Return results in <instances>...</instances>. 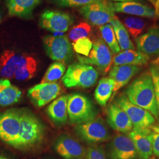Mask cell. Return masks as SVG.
<instances>
[{
  "instance_id": "obj_1",
  "label": "cell",
  "mask_w": 159,
  "mask_h": 159,
  "mask_svg": "<svg viewBox=\"0 0 159 159\" xmlns=\"http://www.w3.org/2000/svg\"><path fill=\"white\" fill-rule=\"evenodd\" d=\"M125 94L131 103L145 109L158 119L159 111L149 71H146L131 83L125 89Z\"/></svg>"
},
{
  "instance_id": "obj_2",
  "label": "cell",
  "mask_w": 159,
  "mask_h": 159,
  "mask_svg": "<svg viewBox=\"0 0 159 159\" xmlns=\"http://www.w3.org/2000/svg\"><path fill=\"white\" fill-rule=\"evenodd\" d=\"M45 127L40 119L27 110H21L20 149H27L39 144L43 139Z\"/></svg>"
},
{
  "instance_id": "obj_3",
  "label": "cell",
  "mask_w": 159,
  "mask_h": 159,
  "mask_svg": "<svg viewBox=\"0 0 159 159\" xmlns=\"http://www.w3.org/2000/svg\"><path fill=\"white\" fill-rule=\"evenodd\" d=\"M98 73L93 66L81 63H74L69 66L62 82L67 88L80 87L87 89L96 83Z\"/></svg>"
},
{
  "instance_id": "obj_4",
  "label": "cell",
  "mask_w": 159,
  "mask_h": 159,
  "mask_svg": "<svg viewBox=\"0 0 159 159\" xmlns=\"http://www.w3.org/2000/svg\"><path fill=\"white\" fill-rule=\"evenodd\" d=\"M67 111L71 123L79 125L96 118L97 112L91 100L80 93L68 95Z\"/></svg>"
},
{
  "instance_id": "obj_5",
  "label": "cell",
  "mask_w": 159,
  "mask_h": 159,
  "mask_svg": "<svg viewBox=\"0 0 159 159\" xmlns=\"http://www.w3.org/2000/svg\"><path fill=\"white\" fill-rule=\"evenodd\" d=\"M21 110L12 108L0 113V140L20 148Z\"/></svg>"
},
{
  "instance_id": "obj_6",
  "label": "cell",
  "mask_w": 159,
  "mask_h": 159,
  "mask_svg": "<svg viewBox=\"0 0 159 159\" xmlns=\"http://www.w3.org/2000/svg\"><path fill=\"white\" fill-rule=\"evenodd\" d=\"M75 131L80 139L92 145L107 142L110 139L108 127L101 117L77 125Z\"/></svg>"
},
{
  "instance_id": "obj_7",
  "label": "cell",
  "mask_w": 159,
  "mask_h": 159,
  "mask_svg": "<svg viewBox=\"0 0 159 159\" xmlns=\"http://www.w3.org/2000/svg\"><path fill=\"white\" fill-rule=\"evenodd\" d=\"M47 55L51 60L66 64L73 58L72 45L66 35H47L43 39Z\"/></svg>"
},
{
  "instance_id": "obj_8",
  "label": "cell",
  "mask_w": 159,
  "mask_h": 159,
  "mask_svg": "<svg viewBox=\"0 0 159 159\" xmlns=\"http://www.w3.org/2000/svg\"><path fill=\"white\" fill-rule=\"evenodd\" d=\"M115 103L122 108L133 125V129H150L155 125L156 119L148 110L131 103L125 94H120Z\"/></svg>"
},
{
  "instance_id": "obj_9",
  "label": "cell",
  "mask_w": 159,
  "mask_h": 159,
  "mask_svg": "<svg viewBox=\"0 0 159 159\" xmlns=\"http://www.w3.org/2000/svg\"><path fill=\"white\" fill-rule=\"evenodd\" d=\"M80 63L96 66L103 74L110 71L113 62L112 54L108 46L102 39H98L93 43L92 49L87 57L78 55Z\"/></svg>"
},
{
  "instance_id": "obj_10",
  "label": "cell",
  "mask_w": 159,
  "mask_h": 159,
  "mask_svg": "<svg viewBox=\"0 0 159 159\" xmlns=\"http://www.w3.org/2000/svg\"><path fill=\"white\" fill-rule=\"evenodd\" d=\"M108 159H137V154L133 142L128 133L116 134L107 145Z\"/></svg>"
},
{
  "instance_id": "obj_11",
  "label": "cell",
  "mask_w": 159,
  "mask_h": 159,
  "mask_svg": "<svg viewBox=\"0 0 159 159\" xmlns=\"http://www.w3.org/2000/svg\"><path fill=\"white\" fill-rule=\"evenodd\" d=\"M79 12L89 23L99 27L111 23L116 17L115 12L109 6L108 1L83 6L80 8Z\"/></svg>"
},
{
  "instance_id": "obj_12",
  "label": "cell",
  "mask_w": 159,
  "mask_h": 159,
  "mask_svg": "<svg viewBox=\"0 0 159 159\" xmlns=\"http://www.w3.org/2000/svg\"><path fill=\"white\" fill-rule=\"evenodd\" d=\"M62 93V89L58 83H40L28 90L27 96L37 107H43L51 102Z\"/></svg>"
},
{
  "instance_id": "obj_13",
  "label": "cell",
  "mask_w": 159,
  "mask_h": 159,
  "mask_svg": "<svg viewBox=\"0 0 159 159\" xmlns=\"http://www.w3.org/2000/svg\"><path fill=\"white\" fill-rule=\"evenodd\" d=\"M74 23V19L68 13L47 10L40 17V27L52 33H64Z\"/></svg>"
},
{
  "instance_id": "obj_14",
  "label": "cell",
  "mask_w": 159,
  "mask_h": 159,
  "mask_svg": "<svg viewBox=\"0 0 159 159\" xmlns=\"http://www.w3.org/2000/svg\"><path fill=\"white\" fill-rule=\"evenodd\" d=\"M137 50L152 60L153 64L159 61V27H154L144 34L135 39Z\"/></svg>"
},
{
  "instance_id": "obj_15",
  "label": "cell",
  "mask_w": 159,
  "mask_h": 159,
  "mask_svg": "<svg viewBox=\"0 0 159 159\" xmlns=\"http://www.w3.org/2000/svg\"><path fill=\"white\" fill-rule=\"evenodd\" d=\"M56 152L64 159H83L86 149L77 140L68 135H61L56 140Z\"/></svg>"
},
{
  "instance_id": "obj_16",
  "label": "cell",
  "mask_w": 159,
  "mask_h": 159,
  "mask_svg": "<svg viewBox=\"0 0 159 159\" xmlns=\"http://www.w3.org/2000/svg\"><path fill=\"white\" fill-rule=\"evenodd\" d=\"M107 122L112 129L119 133H129L133 129L127 114L115 102L110 104L107 108Z\"/></svg>"
},
{
  "instance_id": "obj_17",
  "label": "cell",
  "mask_w": 159,
  "mask_h": 159,
  "mask_svg": "<svg viewBox=\"0 0 159 159\" xmlns=\"http://www.w3.org/2000/svg\"><path fill=\"white\" fill-rule=\"evenodd\" d=\"M142 69V67L129 65L114 66L110 68L109 77L113 80L114 83L113 96L121 88L127 85Z\"/></svg>"
},
{
  "instance_id": "obj_18",
  "label": "cell",
  "mask_w": 159,
  "mask_h": 159,
  "mask_svg": "<svg viewBox=\"0 0 159 159\" xmlns=\"http://www.w3.org/2000/svg\"><path fill=\"white\" fill-rule=\"evenodd\" d=\"M108 4L114 12H121L139 17L154 18L156 16L153 8L137 2H115L108 1Z\"/></svg>"
},
{
  "instance_id": "obj_19",
  "label": "cell",
  "mask_w": 159,
  "mask_h": 159,
  "mask_svg": "<svg viewBox=\"0 0 159 159\" xmlns=\"http://www.w3.org/2000/svg\"><path fill=\"white\" fill-rule=\"evenodd\" d=\"M151 129H133L129 135L136 150L139 159H149L153 155L152 144L149 139Z\"/></svg>"
},
{
  "instance_id": "obj_20",
  "label": "cell",
  "mask_w": 159,
  "mask_h": 159,
  "mask_svg": "<svg viewBox=\"0 0 159 159\" xmlns=\"http://www.w3.org/2000/svg\"><path fill=\"white\" fill-rule=\"evenodd\" d=\"M67 95H63L53 101L46 109L51 121L57 126H62L68 122Z\"/></svg>"
},
{
  "instance_id": "obj_21",
  "label": "cell",
  "mask_w": 159,
  "mask_h": 159,
  "mask_svg": "<svg viewBox=\"0 0 159 159\" xmlns=\"http://www.w3.org/2000/svg\"><path fill=\"white\" fill-rule=\"evenodd\" d=\"M38 68L37 60L33 56L22 54L18 63L14 77L19 81L31 79L35 75Z\"/></svg>"
},
{
  "instance_id": "obj_22",
  "label": "cell",
  "mask_w": 159,
  "mask_h": 159,
  "mask_svg": "<svg viewBox=\"0 0 159 159\" xmlns=\"http://www.w3.org/2000/svg\"><path fill=\"white\" fill-rule=\"evenodd\" d=\"M149 59L139 50H127L120 52L113 58L114 66H136L142 67L147 65Z\"/></svg>"
},
{
  "instance_id": "obj_23",
  "label": "cell",
  "mask_w": 159,
  "mask_h": 159,
  "mask_svg": "<svg viewBox=\"0 0 159 159\" xmlns=\"http://www.w3.org/2000/svg\"><path fill=\"white\" fill-rule=\"evenodd\" d=\"M41 0H8L7 7L10 16L27 18L31 17Z\"/></svg>"
},
{
  "instance_id": "obj_24",
  "label": "cell",
  "mask_w": 159,
  "mask_h": 159,
  "mask_svg": "<svg viewBox=\"0 0 159 159\" xmlns=\"http://www.w3.org/2000/svg\"><path fill=\"white\" fill-rule=\"evenodd\" d=\"M21 55L16 51L7 50L0 56V75L4 78L14 77Z\"/></svg>"
},
{
  "instance_id": "obj_25",
  "label": "cell",
  "mask_w": 159,
  "mask_h": 159,
  "mask_svg": "<svg viewBox=\"0 0 159 159\" xmlns=\"http://www.w3.org/2000/svg\"><path fill=\"white\" fill-rule=\"evenodd\" d=\"M22 96V92L9 80H0V106H8L18 102Z\"/></svg>"
},
{
  "instance_id": "obj_26",
  "label": "cell",
  "mask_w": 159,
  "mask_h": 159,
  "mask_svg": "<svg viewBox=\"0 0 159 159\" xmlns=\"http://www.w3.org/2000/svg\"><path fill=\"white\" fill-rule=\"evenodd\" d=\"M114 83L110 77H103L100 80L94 91V98L102 107L107 105L113 93Z\"/></svg>"
},
{
  "instance_id": "obj_27",
  "label": "cell",
  "mask_w": 159,
  "mask_h": 159,
  "mask_svg": "<svg viewBox=\"0 0 159 159\" xmlns=\"http://www.w3.org/2000/svg\"><path fill=\"white\" fill-rule=\"evenodd\" d=\"M110 24L113 28L114 34L121 50L125 51L127 50H134V45L131 41L129 34L124 24L121 23L116 17L114 18Z\"/></svg>"
},
{
  "instance_id": "obj_28",
  "label": "cell",
  "mask_w": 159,
  "mask_h": 159,
  "mask_svg": "<svg viewBox=\"0 0 159 159\" xmlns=\"http://www.w3.org/2000/svg\"><path fill=\"white\" fill-rule=\"evenodd\" d=\"M100 31L102 40L108 46L111 52L117 54L121 51L119 43L114 34L113 28L111 24H107L100 27Z\"/></svg>"
},
{
  "instance_id": "obj_29",
  "label": "cell",
  "mask_w": 159,
  "mask_h": 159,
  "mask_svg": "<svg viewBox=\"0 0 159 159\" xmlns=\"http://www.w3.org/2000/svg\"><path fill=\"white\" fill-rule=\"evenodd\" d=\"M66 65L61 62L52 63L47 70L41 83H55L62 78L66 72Z\"/></svg>"
},
{
  "instance_id": "obj_30",
  "label": "cell",
  "mask_w": 159,
  "mask_h": 159,
  "mask_svg": "<svg viewBox=\"0 0 159 159\" xmlns=\"http://www.w3.org/2000/svg\"><path fill=\"white\" fill-rule=\"evenodd\" d=\"M124 23L128 33L134 38H136L142 33L146 24L144 20L136 17H126Z\"/></svg>"
},
{
  "instance_id": "obj_31",
  "label": "cell",
  "mask_w": 159,
  "mask_h": 159,
  "mask_svg": "<svg viewBox=\"0 0 159 159\" xmlns=\"http://www.w3.org/2000/svg\"><path fill=\"white\" fill-rule=\"evenodd\" d=\"M91 27L89 24L82 22L74 26L68 34L70 40L73 43L82 38L87 37L91 33Z\"/></svg>"
},
{
  "instance_id": "obj_32",
  "label": "cell",
  "mask_w": 159,
  "mask_h": 159,
  "mask_svg": "<svg viewBox=\"0 0 159 159\" xmlns=\"http://www.w3.org/2000/svg\"><path fill=\"white\" fill-rule=\"evenodd\" d=\"M74 51L84 57H87L92 49L93 42L87 37L80 39L72 44Z\"/></svg>"
},
{
  "instance_id": "obj_33",
  "label": "cell",
  "mask_w": 159,
  "mask_h": 159,
  "mask_svg": "<svg viewBox=\"0 0 159 159\" xmlns=\"http://www.w3.org/2000/svg\"><path fill=\"white\" fill-rule=\"evenodd\" d=\"M54 2L62 7H79L94 3H105L106 0H53Z\"/></svg>"
},
{
  "instance_id": "obj_34",
  "label": "cell",
  "mask_w": 159,
  "mask_h": 159,
  "mask_svg": "<svg viewBox=\"0 0 159 159\" xmlns=\"http://www.w3.org/2000/svg\"><path fill=\"white\" fill-rule=\"evenodd\" d=\"M83 159H107V158L102 146L93 144L86 149Z\"/></svg>"
},
{
  "instance_id": "obj_35",
  "label": "cell",
  "mask_w": 159,
  "mask_h": 159,
  "mask_svg": "<svg viewBox=\"0 0 159 159\" xmlns=\"http://www.w3.org/2000/svg\"><path fill=\"white\" fill-rule=\"evenodd\" d=\"M149 71L153 83L154 89L159 111V65L152 63L150 66Z\"/></svg>"
},
{
  "instance_id": "obj_36",
  "label": "cell",
  "mask_w": 159,
  "mask_h": 159,
  "mask_svg": "<svg viewBox=\"0 0 159 159\" xmlns=\"http://www.w3.org/2000/svg\"><path fill=\"white\" fill-rule=\"evenodd\" d=\"M149 139L152 144L153 153L159 157V133L152 130L149 134Z\"/></svg>"
},
{
  "instance_id": "obj_37",
  "label": "cell",
  "mask_w": 159,
  "mask_h": 159,
  "mask_svg": "<svg viewBox=\"0 0 159 159\" xmlns=\"http://www.w3.org/2000/svg\"><path fill=\"white\" fill-rule=\"evenodd\" d=\"M108 1H115V2H130V1H133V2H144V0H108Z\"/></svg>"
},
{
  "instance_id": "obj_38",
  "label": "cell",
  "mask_w": 159,
  "mask_h": 159,
  "mask_svg": "<svg viewBox=\"0 0 159 159\" xmlns=\"http://www.w3.org/2000/svg\"><path fill=\"white\" fill-rule=\"evenodd\" d=\"M155 11L156 15L159 14V0H156V3L155 6Z\"/></svg>"
},
{
  "instance_id": "obj_39",
  "label": "cell",
  "mask_w": 159,
  "mask_h": 159,
  "mask_svg": "<svg viewBox=\"0 0 159 159\" xmlns=\"http://www.w3.org/2000/svg\"><path fill=\"white\" fill-rule=\"evenodd\" d=\"M150 129L154 131L159 133V125H154Z\"/></svg>"
},
{
  "instance_id": "obj_40",
  "label": "cell",
  "mask_w": 159,
  "mask_h": 159,
  "mask_svg": "<svg viewBox=\"0 0 159 159\" xmlns=\"http://www.w3.org/2000/svg\"><path fill=\"white\" fill-rule=\"evenodd\" d=\"M154 7L156 6V0H148Z\"/></svg>"
},
{
  "instance_id": "obj_41",
  "label": "cell",
  "mask_w": 159,
  "mask_h": 159,
  "mask_svg": "<svg viewBox=\"0 0 159 159\" xmlns=\"http://www.w3.org/2000/svg\"><path fill=\"white\" fill-rule=\"evenodd\" d=\"M0 159H8L4 157H2V156H0Z\"/></svg>"
},
{
  "instance_id": "obj_42",
  "label": "cell",
  "mask_w": 159,
  "mask_h": 159,
  "mask_svg": "<svg viewBox=\"0 0 159 159\" xmlns=\"http://www.w3.org/2000/svg\"><path fill=\"white\" fill-rule=\"evenodd\" d=\"M149 159H157V158H156V157H150Z\"/></svg>"
},
{
  "instance_id": "obj_43",
  "label": "cell",
  "mask_w": 159,
  "mask_h": 159,
  "mask_svg": "<svg viewBox=\"0 0 159 159\" xmlns=\"http://www.w3.org/2000/svg\"><path fill=\"white\" fill-rule=\"evenodd\" d=\"M1 14H0V23H1Z\"/></svg>"
},
{
  "instance_id": "obj_44",
  "label": "cell",
  "mask_w": 159,
  "mask_h": 159,
  "mask_svg": "<svg viewBox=\"0 0 159 159\" xmlns=\"http://www.w3.org/2000/svg\"><path fill=\"white\" fill-rule=\"evenodd\" d=\"M158 119V122H159V118H158V119Z\"/></svg>"
}]
</instances>
